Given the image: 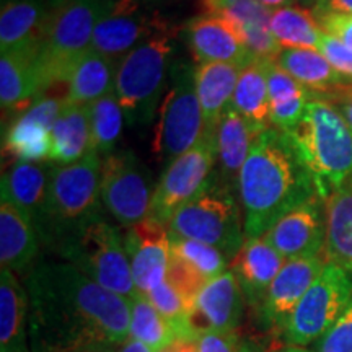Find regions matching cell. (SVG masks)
Instances as JSON below:
<instances>
[{
  "label": "cell",
  "mask_w": 352,
  "mask_h": 352,
  "mask_svg": "<svg viewBox=\"0 0 352 352\" xmlns=\"http://www.w3.org/2000/svg\"><path fill=\"white\" fill-rule=\"evenodd\" d=\"M25 287L32 352L118 346L129 338V300L67 261H38Z\"/></svg>",
  "instance_id": "cell-1"
},
{
  "label": "cell",
  "mask_w": 352,
  "mask_h": 352,
  "mask_svg": "<svg viewBox=\"0 0 352 352\" xmlns=\"http://www.w3.org/2000/svg\"><path fill=\"white\" fill-rule=\"evenodd\" d=\"M245 240L259 239L280 217L318 196L285 131L267 127L252 145L239 176Z\"/></svg>",
  "instance_id": "cell-2"
},
{
  "label": "cell",
  "mask_w": 352,
  "mask_h": 352,
  "mask_svg": "<svg viewBox=\"0 0 352 352\" xmlns=\"http://www.w3.org/2000/svg\"><path fill=\"white\" fill-rule=\"evenodd\" d=\"M324 201L352 179V132L327 100L314 95L297 126L285 131Z\"/></svg>",
  "instance_id": "cell-3"
},
{
  "label": "cell",
  "mask_w": 352,
  "mask_h": 352,
  "mask_svg": "<svg viewBox=\"0 0 352 352\" xmlns=\"http://www.w3.org/2000/svg\"><path fill=\"white\" fill-rule=\"evenodd\" d=\"M101 158L90 152L78 162L54 165L41 223L43 246L57 252L78 228L101 215Z\"/></svg>",
  "instance_id": "cell-4"
},
{
  "label": "cell",
  "mask_w": 352,
  "mask_h": 352,
  "mask_svg": "<svg viewBox=\"0 0 352 352\" xmlns=\"http://www.w3.org/2000/svg\"><path fill=\"white\" fill-rule=\"evenodd\" d=\"M108 0H50L39 60L47 88L65 83L74 65L91 50Z\"/></svg>",
  "instance_id": "cell-5"
},
{
  "label": "cell",
  "mask_w": 352,
  "mask_h": 352,
  "mask_svg": "<svg viewBox=\"0 0 352 352\" xmlns=\"http://www.w3.org/2000/svg\"><path fill=\"white\" fill-rule=\"evenodd\" d=\"M56 253L91 280L127 300L139 294L132 279L124 233L108 222L103 214L78 228Z\"/></svg>",
  "instance_id": "cell-6"
},
{
  "label": "cell",
  "mask_w": 352,
  "mask_h": 352,
  "mask_svg": "<svg viewBox=\"0 0 352 352\" xmlns=\"http://www.w3.org/2000/svg\"><path fill=\"white\" fill-rule=\"evenodd\" d=\"M171 38L173 34L147 39L118 63L114 95L131 126H145L155 118L173 65Z\"/></svg>",
  "instance_id": "cell-7"
},
{
  "label": "cell",
  "mask_w": 352,
  "mask_h": 352,
  "mask_svg": "<svg viewBox=\"0 0 352 352\" xmlns=\"http://www.w3.org/2000/svg\"><path fill=\"white\" fill-rule=\"evenodd\" d=\"M208 129L197 98L195 67L188 63H176L171 65L170 87L158 108L153 155L160 164L170 165L175 158L199 144Z\"/></svg>",
  "instance_id": "cell-8"
},
{
  "label": "cell",
  "mask_w": 352,
  "mask_h": 352,
  "mask_svg": "<svg viewBox=\"0 0 352 352\" xmlns=\"http://www.w3.org/2000/svg\"><path fill=\"white\" fill-rule=\"evenodd\" d=\"M168 232L214 246L226 254L228 264L245 243V226L232 189L214 178L199 196L176 210Z\"/></svg>",
  "instance_id": "cell-9"
},
{
  "label": "cell",
  "mask_w": 352,
  "mask_h": 352,
  "mask_svg": "<svg viewBox=\"0 0 352 352\" xmlns=\"http://www.w3.org/2000/svg\"><path fill=\"white\" fill-rule=\"evenodd\" d=\"M352 297V274L327 263L298 303L283 333L287 346L315 344L336 323Z\"/></svg>",
  "instance_id": "cell-10"
},
{
  "label": "cell",
  "mask_w": 352,
  "mask_h": 352,
  "mask_svg": "<svg viewBox=\"0 0 352 352\" xmlns=\"http://www.w3.org/2000/svg\"><path fill=\"white\" fill-rule=\"evenodd\" d=\"M155 188L151 171L131 151L113 152L101 162V202L121 227L151 219Z\"/></svg>",
  "instance_id": "cell-11"
},
{
  "label": "cell",
  "mask_w": 352,
  "mask_h": 352,
  "mask_svg": "<svg viewBox=\"0 0 352 352\" xmlns=\"http://www.w3.org/2000/svg\"><path fill=\"white\" fill-rule=\"evenodd\" d=\"M214 166V129H208L199 144L166 165L160 182L157 183L151 219L168 226L176 210L182 209L209 186L212 182Z\"/></svg>",
  "instance_id": "cell-12"
},
{
  "label": "cell",
  "mask_w": 352,
  "mask_h": 352,
  "mask_svg": "<svg viewBox=\"0 0 352 352\" xmlns=\"http://www.w3.org/2000/svg\"><path fill=\"white\" fill-rule=\"evenodd\" d=\"M176 32L160 13L145 8L142 0H108L107 10L95 28L91 50L120 63L147 39Z\"/></svg>",
  "instance_id": "cell-13"
},
{
  "label": "cell",
  "mask_w": 352,
  "mask_h": 352,
  "mask_svg": "<svg viewBox=\"0 0 352 352\" xmlns=\"http://www.w3.org/2000/svg\"><path fill=\"white\" fill-rule=\"evenodd\" d=\"M65 101V96L44 94L3 126V166L13 162H51V129Z\"/></svg>",
  "instance_id": "cell-14"
},
{
  "label": "cell",
  "mask_w": 352,
  "mask_h": 352,
  "mask_svg": "<svg viewBox=\"0 0 352 352\" xmlns=\"http://www.w3.org/2000/svg\"><path fill=\"white\" fill-rule=\"evenodd\" d=\"M263 239L285 259L321 256L327 243V202L314 196L277 220Z\"/></svg>",
  "instance_id": "cell-15"
},
{
  "label": "cell",
  "mask_w": 352,
  "mask_h": 352,
  "mask_svg": "<svg viewBox=\"0 0 352 352\" xmlns=\"http://www.w3.org/2000/svg\"><path fill=\"white\" fill-rule=\"evenodd\" d=\"M124 246L139 294L147 296L165 283L171 259L170 232L165 223L147 219L126 228Z\"/></svg>",
  "instance_id": "cell-16"
},
{
  "label": "cell",
  "mask_w": 352,
  "mask_h": 352,
  "mask_svg": "<svg viewBox=\"0 0 352 352\" xmlns=\"http://www.w3.org/2000/svg\"><path fill=\"white\" fill-rule=\"evenodd\" d=\"M323 256L287 259L272 280L261 308L263 321L277 333H284L298 303L323 271Z\"/></svg>",
  "instance_id": "cell-17"
},
{
  "label": "cell",
  "mask_w": 352,
  "mask_h": 352,
  "mask_svg": "<svg viewBox=\"0 0 352 352\" xmlns=\"http://www.w3.org/2000/svg\"><path fill=\"white\" fill-rule=\"evenodd\" d=\"M183 36L196 65L227 63L243 69L254 60L240 33L220 16L201 13L188 21Z\"/></svg>",
  "instance_id": "cell-18"
},
{
  "label": "cell",
  "mask_w": 352,
  "mask_h": 352,
  "mask_svg": "<svg viewBox=\"0 0 352 352\" xmlns=\"http://www.w3.org/2000/svg\"><path fill=\"white\" fill-rule=\"evenodd\" d=\"M47 88L39 50L8 51L0 56V104L3 120H13L43 96Z\"/></svg>",
  "instance_id": "cell-19"
},
{
  "label": "cell",
  "mask_w": 352,
  "mask_h": 352,
  "mask_svg": "<svg viewBox=\"0 0 352 352\" xmlns=\"http://www.w3.org/2000/svg\"><path fill=\"white\" fill-rule=\"evenodd\" d=\"M202 13L227 20L259 60H274L280 52L271 33V12L258 0H201Z\"/></svg>",
  "instance_id": "cell-20"
},
{
  "label": "cell",
  "mask_w": 352,
  "mask_h": 352,
  "mask_svg": "<svg viewBox=\"0 0 352 352\" xmlns=\"http://www.w3.org/2000/svg\"><path fill=\"white\" fill-rule=\"evenodd\" d=\"M245 302L239 279L228 270L202 287L191 316L192 327L197 334L209 329L235 331L243 316Z\"/></svg>",
  "instance_id": "cell-21"
},
{
  "label": "cell",
  "mask_w": 352,
  "mask_h": 352,
  "mask_svg": "<svg viewBox=\"0 0 352 352\" xmlns=\"http://www.w3.org/2000/svg\"><path fill=\"white\" fill-rule=\"evenodd\" d=\"M52 170V162H13L2 171V201L23 210L36 228L46 209Z\"/></svg>",
  "instance_id": "cell-22"
},
{
  "label": "cell",
  "mask_w": 352,
  "mask_h": 352,
  "mask_svg": "<svg viewBox=\"0 0 352 352\" xmlns=\"http://www.w3.org/2000/svg\"><path fill=\"white\" fill-rule=\"evenodd\" d=\"M263 131L266 129L254 126L233 109H228L220 118L214 127L215 165H217L215 182L228 189H233V186L239 184L240 171L250 155L252 145Z\"/></svg>",
  "instance_id": "cell-23"
},
{
  "label": "cell",
  "mask_w": 352,
  "mask_h": 352,
  "mask_svg": "<svg viewBox=\"0 0 352 352\" xmlns=\"http://www.w3.org/2000/svg\"><path fill=\"white\" fill-rule=\"evenodd\" d=\"M285 259L263 236L245 240L243 246L230 261V271L239 279L246 302L261 308L272 280L283 270Z\"/></svg>",
  "instance_id": "cell-24"
},
{
  "label": "cell",
  "mask_w": 352,
  "mask_h": 352,
  "mask_svg": "<svg viewBox=\"0 0 352 352\" xmlns=\"http://www.w3.org/2000/svg\"><path fill=\"white\" fill-rule=\"evenodd\" d=\"M41 241L33 220L23 210L0 202V264L2 270L28 276L38 263Z\"/></svg>",
  "instance_id": "cell-25"
},
{
  "label": "cell",
  "mask_w": 352,
  "mask_h": 352,
  "mask_svg": "<svg viewBox=\"0 0 352 352\" xmlns=\"http://www.w3.org/2000/svg\"><path fill=\"white\" fill-rule=\"evenodd\" d=\"M47 13L50 0H2L0 52L39 50Z\"/></svg>",
  "instance_id": "cell-26"
},
{
  "label": "cell",
  "mask_w": 352,
  "mask_h": 352,
  "mask_svg": "<svg viewBox=\"0 0 352 352\" xmlns=\"http://www.w3.org/2000/svg\"><path fill=\"white\" fill-rule=\"evenodd\" d=\"M30 298L10 270L0 272V352H32L28 328Z\"/></svg>",
  "instance_id": "cell-27"
},
{
  "label": "cell",
  "mask_w": 352,
  "mask_h": 352,
  "mask_svg": "<svg viewBox=\"0 0 352 352\" xmlns=\"http://www.w3.org/2000/svg\"><path fill=\"white\" fill-rule=\"evenodd\" d=\"M94 152L91 147L90 107L65 101L51 129V162L69 165Z\"/></svg>",
  "instance_id": "cell-28"
},
{
  "label": "cell",
  "mask_w": 352,
  "mask_h": 352,
  "mask_svg": "<svg viewBox=\"0 0 352 352\" xmlns=\"http://www.w3.org/2000/svg\"><path fill=\"white\" fill-rule=\"evenodd\" d=\"M118 63L100 52H85L70 72L65 85V100L72 104L90 107L96 100L114 94Z\"/></svg>",
  "instance_id": "cell-29"
},
{
  "label": "cell",
  "mask_w": 352,
  "mask_h": 352,
  "mask_svg": "<svg viewBox=\"0 0 352 352\" xmlns=\"http://www.w3.org/2000/svg\"><path fill=\"white\" fill-rule=\"evenodd\" d=\"M240 72L239 65L227 63H206L195 67L197 98L209 129H214L220 118L230 109Z\"/></svg>",
  "instance_id": "cell-30"
},
{
  "label": "cell",
  "mask_w": 352,
  "mask_h": 352,
  "mask_svg": "<svg viewBox=\"0 0 352 352\" xmlns=\"http://www.w3.org/2000/svg\"><path fill=\"white\" fill-rule=\"evenodd\" d=\"M264 70L270 91L271 127L290 131L300 122L314 94L279 67L274 60H264Z\"/></svg>",
  "instance_id": "cell-31"
},
{
  "label": "cell",
  "mask_w": 352,
  "mask_h": 352,
  "mask_svg": "<svg viewBox=\"0 0 352 352\" xmlns=\"http://www.w3.org/2000/svg\"><path fill=\"white\" fill-rule=\"evenodd\" d=\"M327 243L323 258L352 274V179L327 201Z\"/></svg>",
  "instance_id": "cell-32"
},
{
  "label": "cell",
  "mask_w": 352,
  "mask_h": 352,
  "mask_svg": "<svg viewBox=\"0 0 352 352\" xmlns=\"http://www.w3.org/2000/svg\"><path fill=\"white\" fill-rule=\"evenodd\" d=\"M230 109L261 129L271 127V103L264 60L254 59L252 64L241 69Z\"/></svg>",
  "instance_id": "cell-33"
},
{
  "label": "cell",
  "mask_w": 352,
  "mask_h": 352,
  "mask_svg": "<svg viewBox=\"0 0 352 352\" xmlns=\"http://www.w3.org/2000/svg\"><path fill=\"white\" fill-rule=\"evenodd\" d=\"M274 63L314 95H324L344 82L316 50H280Z\"/></svg>",
  "instance_id": "cell-34"
},
{
  "label": "cell",
  "mask_w": 352,
  "mask_h": 352,
  "mask_svg": "<svg viewBox=\"0 0 352 352\" xmlns=\"http://www.w3.org/2000/svg\"><path fill=\"white\" fill-rule=\"evenodd\" d=\"M271 33L280 50L316 51L323 34L314 12L298 6H287L272 10Z\"/></svg>",
  "instance_id": "cell-35"
},
{
  "label": "cell",
  "mask_w": 352,
  "mask_h": 352,
  "mask_svg": "<svg viewBox=\"0 0 352 352\" xmlns=\"http://www.w3.org/2000/svg\"><path fill=\"white\" fill-rule=\"evenodd\" d=\"M131 305V324L129 336L134 340L142 341L144 344L152 347L158 352L165 347L175 344L178 340V334L173 327L164 316L157 311L151 300L142 294H138L129 300Z\"/></svg>",
  "instance_id": "cell-36"
},
{
  "label": "cell",
  "mask_w": 352,
  "mask_h": 352,
  "mask_svg": "<svg viewBox=\"0 0 352 352\" xmlns=\"http://www.w3.org/2000/svg\"><path fill=\"white\" fill-rule=\"evenodd\" d=\"M90 126L94 152L100 157L111 155L124 126V111L116 95L109 94L90 104Z\"/></svg>",
  "instance_id": "cell-37"
},
{
  "label": "cell",
  "mask_w": 352,
  "mask_h": 352,
  "mask_svg": "<svg viewBox=\"0 0 352 352\" xmlns=\"http://www.w3.org/2000/svg\"><path fill=\"white\" fill-rule=\"evenodd\" d=\"M170 248L171 256L188 264L191 270H195L197 274L208 280L227 271L228 259L226 254L208 243L170 233Z\"/></svg>",
  "instance_id": "cell-38"
},
{
  "label": "cell",
  "mask_w": 352,
  "mask_h": 352,
  "mask_svg": "<svg viewBox=\"0 0 352 352\" xmlns=\"http://www.w3.org/2000/svg\"><path fill=\"white\" fill-rule=\"evenodd\" d=\"M314 352H352V297L336 323L315 342Z\"/></svg>",
  "instance_id": "cell-39"
},
{
  "label": "cell",
  "mask_w": 352,
  "mask_h": 352,
  "mask_svg": "<svg viewBox=\"0 0 352 352\" xmlns=\"http://www.w3.org/2000/svg\"><path fill=\"white\" fill-rule=\"evenodd\" d=\"M318 51L328 60L329 65L340 74L344 82H352V50L347 47L340 39L329 36V34H321Z\"/></svg>",
  "instance_id": "cell-40"
},
{
  "label": "cell",
  "mask_w": 352,
  "mask_h": 352,
  "mask_svg": "<svg viewBox=\"0 0 352 352\" xmlns=\"http://www.w3.org/2000/svg\"><path fill=\"white\" fill-rule=\"evenodd\" d=\"M197 352H248L245 342L235 331H202L196 338Z\"/></svg>",
  "instance_id": "cell-41"
},
{
  "label": "cell",
  "mask_w": 352,
  "mask_h": 352,
  "mask_svg": "<svg viewBox=\"0 0 352 352\" xmlns=\"http://www.w3.org/2000/svg\"><path fill=\"white\" fill-rule=\"evenodd\" d=\"M321 32L340 39L352 50V15L347 13H327L316 16Z\"/></svg>",
  "instance_id": "cell-42"
},
{
  "label": "cell",
  "mask_w": 352,
  "mask_h": 352,
  "mask_svg": "<svg viewBox=\"0 0 352 352\" xmlns=\"http://www.w3.org/2000/svg\"><path fill=\"white\" fill-rule=\"evenodd\" d=\"M321 96L328 101L331 107L341 114V118L352 132V82H342L340 85L333 87L331 90L327 91Z\"/></svg>",
  "instance_id": "cell-43"
},
{
  "label": "cell",
  "mask_w": 352,
  "mask_h": 352,
  "mask_svg": "<svg viewBox=\"0 0 352 352\" xmlns=\"http://www.w3.org/2000/svg\"><path fill=\"white\" fill-rule=\"evenodd\" d=\"M315 19L327 15V13H347L352 15V0H318L316 6L311 8Z\"/></svg>",
  "instance_id": "cell-44"
},
{
  "label": "cell",
  "mask_w": 352,
  "mask_h": 352,
  "mask_svg": "<svg viewBox=\"0 0 352 352\" xmlns=\"http://www.w3.org/2000/svg\"><path fill=\"white\" fill-rule=\"evenodd\" d=\"M118 352H155L152 347H148L147 344H144L142 341L134 340V338H127V340L122 342V344L116 346Z\"/></svg>",
  "instance_id": "cell-45"
},
{
  "label": "cell",
  "mask_w": 352,
  "mask_h": 352,
  "mask_svg": "<svg viewBox=\"0 0 352 352\" xmlns=\"http://www.w3.org/2000/svg\"><path fill=\"white\" fill-rule=\"evenodd\" d=\"M258 2L266 8H270V10H277V8L294 6V0H258Z\"/></svg>",
  "instance_id": "cell-46"
},
{
  "label": "cell",
  "mask_w": 352,
  "mask_h": 352,
  "mask_svg": "<svg viewBox=\"0 0 352 352\" xmlns=\"http://www.w3.org/2000/svg\"><path fill=\"white\" fill-rule=\"evenodd\" d=\"M176 352H197L196 341H176Z\"/></svg>",
  "instance_id": "cell-47"
},
{
  "label": "cell",
  "mask_w": 352,
  "mask_h": 352,
  "mask_svg": "<svg viewBox=\"0 0 352 352\" xmlns=\"http://www.w3.org/2000/svg\"><path fill=\"white\" fill-rule=\"evenodd\" d=\"M76 352H118L116 346H108V347H94V349H83Z\"/></svg>",
  "instance_id": "cell-48"
},
{
  "label": "cell",
  "mask_w": 352,
  "mask_h": 352,
  "mask_svg": "<svg viewBox=\"0 0 352 352\" xmlns=\"http://www.w3.org/2000/svg\"><path fill=\"white\" fill-rule=\"evenodd\" d=\"M276 352H311V351H307L305 347H297V346H287L284 347V349H279Z\"/></svg>",
  "instance_id": "cell-49"
},
{
  "label": "cell",
  "mask_w": 352,
  "mask_h": 352,
  "mask_svg": "<svg viewBox=\"0 0 352 352\" xmlns=\"http://www.w3.org/2000/svg\"><path fill=\"white\" fill-rule=\"evenodd\" d=\"M302 3H305V6H311V7H315L316 6V2H318V0H300Z\"/></svg>",
  "instance_id": "cell-50"
},
{
  "label": "cell",
  "mask_w": 352,
  "mask_h": 352,
  "mask_svg": "<svg viewBox=\"0 0 352 352\" xmlns=\"http://www.w3.org/2000/svg\"><path fill=\"white\" fill-rule=\"evenodd\" d=\"M158 352H176V347H175V344H171V346L165 347V349H162V351H158Z\"/></svg>",
  "instance_id": "cell-51"
}]
</instances>
